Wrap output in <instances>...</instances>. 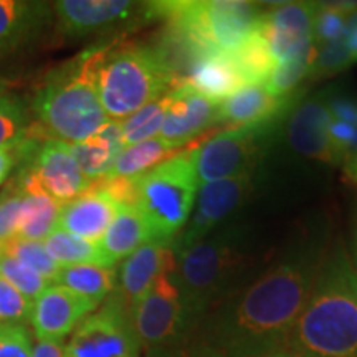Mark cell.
I'll list each match as a JSON object with an SVG mask.
<instances>
[{"label": "cell", "mask_w": 357, "mask_h": 357, "mask_svg": "<svg viewBox=\"0 0 357 357\" xmlns=\"http://www.w3.org/2000/svg\"><path fill=\"white\" fill-rule=\"evenodd\" d=\"M60 211L61 204L48 197L47 194L24 195L15 238L42 242L56 229Z\"/></svg>", "instance_id": "4316f807"}, {"label": "cell", "mask_w": 357, "mask_h": 357, "mask_svg": "<svg viewBox=\"0 0 357 357\" xmlns=\"http://www.w3.org/2000/svg\"><path fill=\"white\" fill-rule=\"evenodd\" d=\"M32 126L30 106L13 93H0V149L17 147Z\"/></svg>", "instance_id": "f546056e"}, {"label": "cell", "mask_w": 357, "mask_h": 357, "mask_svg": "<svg viewBox=\"0 0 357 357\" xmlns=\"http://www.w3.org/2000/svg\"><path fill=\"white\" fill-rule=\"evenodd\" d=\"M342 42L346 43L352 60L357 61V32H346L344 37H342Z\"/></svg>", "instance_id": "ee69618b"}, {"label": "cell", "mask_w": 357, "mask_h": 357, "mask_svg": "<svg viewBox=\"0 0 357 357\" xmlns=\"http://www.w3.org/2000/svg\"><path fill=\"white\" fill-rule=\"evenodd\" d=\"M185 82L215 105H220L243 88L242 79L236 75L227 53L200 56L187 71Z\"/></svg>", "instance_id": "7402d4cb"}, {"label": "cell", "mask_w": 357, "mask_h": 357, "mask_svg": "<svg viewBox=\"0 0 357 357\" xmlns=\"http://www.w3.org/2000/svg\"><path fill=\"white\" fill-rule=\"evenodd\" d=\"M0 278L10 283L13 288L19 289L32 301L37 300L40 294L50 287V283L38 273H35L33 270H30L29 266L15 258L6 255L3 252H0Z\"/></svg>", "instance_id": "836d02e7"}, {"label": "cell", "mask_w": 357, "mask_h": 357, "mask_svg": "<svg viewBox=\"0 0 357 357\" xmlns=\"http://www.w3.org/2000/svg\"><path fill=\"white\" fill-rule=\"evenodd\" d=\"M17 169L32 172L45 194L61 205L79 197L93 185L83 176L70 144L48 139L33 123L19 144Z\"/></svg>", "instance_id": "30bf717a"}, {"label": "cell", "mask_w": 357, "mask_h": 357, "mask_svg": "<svg viewBox=\"0 0 357 357\" xmlns=\"http://www.w3.org/2000/svg\"><path fill=\"white\" fill-rule=\"evenodd\" d=\"M199 185L195 146L137 177L136 208L149 225L153 238L174 242L190 217Z\"/></svg>", "instance_id": "8992f818"}, {"label": "cell", "mask_w": 357, "mask_h": 357, "mask_svg": "<svg viewBox=\"0 0 357 357\" xmlns=\"http://www.w3.org/2000/svg\"><path fill=\"white\" fill-rule=\"evenodd\" d=\"M153 240L149 225L136 207H119L111 225L98 242L109 266L128 258L134 250Z\"/></svg>", "instance_id": "603a6c76"}, {"label": "cell", "mask_w": 357, "mask_h": 357, "mask_svg": "<svg viewBox=\"0 0 357 357\" xmlns=\"http://www.w3.org/2000/svg\"><path fill=\"white\" fill-rule=\"evenodd\" d=\"M174 248L172 275L189 323L197 334L205 316L240 287L253 260L236 231L222 230L184 248Z\"/></svg>", "instance_id": "277c9868"}, {"label": "cell", "mask_w": 357, "mask_h": 357, "mask_svg": "<svg viewBox=\"0 0 357 357\" xmlns=\"http://www.w3.org/2000/svg\"><path fill=\"white\" fill-rule=\"evenodd\" d=\"M174 263L172 242L149 240L128 258H124L118 271V284L114 291L121 296L129 311L149 293L154 283Z\"/></svg>", "instance_id": "e0dca14e"}, {"label": "cell", "mask_w": 357, "mask_h": 357, "mask_svg": "<svg viewBox=\"0 0 357 357\" xmlns=\"http://www.w3.org/2000/svg\"><path fill=\"white\" fill-rule=\"evenodd\" d=\"M53 20L48 2L0 0V56L35 42Z\"/></svg>", "instance_id": "ffe728a7"}, {"label": "cell", "mask_w": 357, "mask_h": 357, "mask_svg": "<svg viewBox=\"0 0 357 357\" xmlns=\"http://www.w3.org/2000/svg\"><path fill=\"white\" fill-rule=\"evenodd\" d=\"M357 8V2H328L316 3L314 29L312 40L314 45L339 42L344 37L346 19Z\"/></svg>", "instance_id": "d6a6232c"}, {"label": "cell", "mask_w": 357, "mask_h": 357, "mask_svg": "<svg viewBox=\"0 0 357 357\" xmlns=\"http://www.w3.org/2000/svg\"><path fill=\"white\" fill-rule=\"evenodd\" d=\"M32 357H65L63 341H37Z\"/></svg>", "instance_id": "b9f144b4"}, {"label": "cell", "mask_w": 357, "mask_h": 357, "mask_svg": "<svg viewBox=\"0 0 357 357\" xmlns=\"http://www.w3.org/2000/svg\"><path fill=\"white\" fill-rule=\"evenodd\" d=\"M100 305L60 284H50L33 301V333L38 341H63Z\"/></svg>", "instance_id": "4fadbf2b"}, {"label": "cell", "mask_w": 357, "mask_h": 357, "mask_svg": "<svg viewBox=\"0 0 357 357\" xmlns=\"http://www.w3.org/2000/svg\"><path fill=\"white\" fill-rule=\"evenodd\" d=\"M312 58H314V45L276 63L265 86L276 96H284L294 91L303 79L310 77Z\"/></svg>", "instance_id": "4dcf8cb0"}, {"label": "cell", "mask_w": 357, "mask_h": 357, "mask_svg": "<svg viewBox=\"0 0 357 357\" xmlns=\"http://www.w3.org/2000/svg\"><path fill=\"white\" fill-rule=\"evenodd\" d=\"M0 91H2V86H0Z\"/></svg>", "instance_id": "bcb514c9"}, {"label": "cell", "mask_w": 357, "mask_h": 357, "mask_svg": "<svg viewBox=\"0 0 357 357\" xmlns=\"http://www.w3.org/2000/svg\"><path fill=\"white\" fill-rule=\"evenodd\" d=\"M119 205L93 184L79 197L61 205L56 229L98 243L113 222Z\"/></svg>", "instance_id": "d6986e66"}, {"label": "cell", "mask_w": 357, "mask_h": 357, "mask_svg": "<svg viewBox=\"0 0 357 357\" xmlns=\"http://www.w3.org/2000/svg\"><path fill=\"white\" fill-rule=\"evenodd\" d=\"M123 149L121 126H119V121H113V119H109L89 139L78 142V144H70L71 154L77 159L83 176L91 184L100 182L108 176L116 158Z\"/></svg>", "instance_id": "44dd1931"}, {"label": "cell", "mask_w": 357, "mask_h": 357, "mask_svg": "<svg viewBox=\"0 0 357 357\" xmlns=\"http://www.w3.org/2000/svg\"><path fill=\"white\" fill-rule=\"evenodd\" d=\"M108 45L88 48L53 68L35 91L30 113L48 139L78 144L109 121L98 96L96 75Z\"/></svg>", "instance_id": "3957f363"}, {"label": "cell", "mask_w": 357, "mask_h": 357, "mask_svg": "<svg viewBox=\"0 0 357 357\" xmlns=\"http://www.w3.org/2000/svg\"><path fill=\"white\" fill-rule=\"evenodd\" d=\"M172 268L174 263L131 310L134 331L146 357L171 356L195 337L174 280Z\"/></svg>", "instance_id": "52a82bcc"}, {"label": "cell", "mask_w": 357, "mask_h": 357, "mask_svg": "<svg viewBox=\"0 0 357 357\" xmlns=\"http://www.w3.org/2000/svg\"><path fill=\"white\" fill-rule=\"evenodd\" d=\"M45 250L53 261L60 266H75V265H98L108 266L105 255L101 253L98 243L88 242V240L79 238L68 234V231L55 229L50 235L45 238Z\"/></svg>", "instance_id": "83f0119b"}, {"label": "cell", "mask_w": 357, "mask_h": 357, "mask_svg": "<svg viewBox=\"0 0 357 357\" xmlns=\"http://www.w3.org/2000/svg\"><path fill=\"white\" fill-rule=\"evenodd\" d=\"M333 116L328 109V98L316 96L300 102L293 109L288 123V141L298 154L319 162L339 166L342 158L329 139V124Z\"/></svg>", "instance_id": "2e32d148"}, {"label": "cell", "mask_w": 357, "mask_h": 357, "mask_svg": "<svg viewBox=\"0 0 357 357\" xmlns=\"http://www.w3.org/2000/svg\"><path fill=\"white\" fill-rule=\"evenodd\" d=\"M314 2H291L266 8L261 30L276 63L314 45Z\"/></svg>", "instance_id": "5bb4252c"}, {"label": "cell", "mask_w": 357, "mask_h": 357, "mask_svg": "<svg viewBox=\"0 0 357 357\" xmlns=\"http://www.w3.org/2000/svg\"><path fill=\"white\" fill-rule=\"evenodd\" d=\"M56 29L68 38H88L155 20L154 2L60 0L53 2Z\"/></svg>", "instance_id": "8fae6325"}, {"label": "cell", "mask_w": 357, "mask_h": 357, "mask_svg": "<svg viewBox=\"0 0 357 357\" xmlns=\"http://www.w3.org/2000/svg\"><path fill=\"white\" fill-rule=\"evenodd\" d=\"M287 351L294 357H357V271L342 245H329Z\"/></svg>", "instance_id": "7a4b0ae2"}, {"label": "cell", "mask_w": 357, "mask_h": 357, "mask_svg": "<svg viewBox=\"0 0 357 357\" xmlns=\"http://www.w3.org/2000/svg\"><path fill=\"white\" fill-rule=\"evenodd\" d=\"M131 311L113 291L95 312L83 319L65 346V357H141Z\"/></svg>", "instance_id": "9c48e42d"}, {"label": "cell", "mask_w": 357, "mask_h": 357, "mask_svg": "<svg viewBox=\"0 0 357 357\" xmlns=\"http://www.w3.org/2000/svg\"><path fill=\"white\" fill-rule=\"evenodd\" d=\"M33 301L0 278V324H25L32 316Z\"/></svg>", "instance_id": "d590c367"}, {"label": "cell", "mask_w": 357, "mask_h": 357, "mask_svg": "<svg viewBox=\"0 0 357 357\" xmlns=\"http://www.w3.org/2000/svg\"><path fill=\"white\" fill-rule=\"evenodd\" d=\"M32 356V334L25 324H0V357Z\"/></svg>", "instance_id": "8d00e7d4"}, {"label": "cell", "mask_w": 357, "mask_h": 357, "mask_svg": "<svg viewBox=\"0 0 357 357\" xmlns=\"http://www.w3.org/2000/svg\"><path fill=\"white\" fill-rule=\"evenodd\" d=\"M17 164H19V146L0 149V185L7 181Z\"/></svg>", "instance_id": "60d3db41"}, {"label": "cell", "mask_w": 357, "mask_h": 357, "mask_svg": "<svg viewBox=\"0 0 357 357\" xmlns=\"http://www.w3.org/2000/svg\"><path fill=\"white\" fill-rule=\"evenodd\" d=\"M278 121L230 128L195 147V169L200 184L253 174Z\"/></svg>", "instance_id": "ba28073f"}, {"label": "cell", "mask_w": 357, "mask_h": 357, "mask_svg": "<svg viewBox=\"0 0 357 357\" xmlns=\"http://www.w3.org/2000/svg\"><path fill=\"white\" fill-rule=\"evenodd\" d=\"M181 82L159 45L147 43H108L96 75L101 106L113 121H123Z\"/></svg>", "instance_id": "5b68a950"}, {"label": "cell", "mask_w": 357, "mask_h": 357, "mask_svg": "<svg viewBox=\"0 0 357 357\" xmlns=\"http://www.w3.org/2000/svg\"><path fill=\"white\" fill-rule=\"evenodd\" d=\"M55 284L68 288L71 291L101 305L116 289L118 273L114 268L98 265L61 266Z\"/></svg>", "instance_id": "d4e9b609"}, {"label": "cell", "mask_w": 357, "mask_h": 357, "mask_svg": "<svg viewBox=\"0 0 357 357\" xmlns=\"http://www.w3.org/2000/svg\"><path fill=\"white\" fill-rule=\"evenodd\" d=\"M261 357H294V356L288 351H278V352H273V354H266V356H261Z\"/></svg>", "instance_id": "f6af8a7d"}, {"label": "cell", "mask_w": 357, "mask_h": 357, "mask_svg": "<svg viewBox=\"0 0 357 357\" xmlns=\"http://www.w3.org/2000/svg\"><path fill=\"white\" fill-rule=\"evenodd\" d=\"M0 252L22 261L30 270H33L35 273H38L42 278L47 280L48 283L55 284V280L58 273H60L61 266L53 261V258L48 255L42 242L12 238L3 245H0Z\"/></svg>", "instance_id": "1f68e13d"}, {"label": "cell", "mask_w": 357, "mask_h": 357, "mask_svg": "<svg viewBox=\"0 0 357 357\" xmlns=\"http://www.w3.org/2000/svg\"><path fill=\"white\" fill-rule=\"evenodd\" d=\"M328 109L336 121L357 126V105L354 101L342 96H331L328 98Z\"/></svg>", "instance_id": "f35d334b"}, {"label": "cell", "mask_w": 357, "mask_h": 357, "mask_svg": "<svg viewBox=\"0 0 357 357\" xmlns=\"http://www.w3.org/2000/svg\"><path fill=\"white\" fill-rule=\"evenodd\" d=\"M218 123V105L181 82L169 91V108L159 137L182 147Z\"/></svg>", "instance_id": "9a60e30c"}, {"label": "cell", "mask_w": 357, "mask_h": 357, "mask_svg": "<svg viewBox=\"0 0 357 357\" xmlns=\"http://www.w3.org/2000/svg\"><path fill=\"white\" fill-rule=\"evenodd\" d=\"M328 248L321 234L294 242L266 270L223 298L205 316L195 337L225 357L287 351Z\"/></svg>", "instance_id": "6da1fadb"}, {"label": "cell", "mask_w": 357, "mask_h": 357, "mask_svg": "<svg viewBox=\"0 0 357 357\" xmlns=\"http://www.w3.org/2000/svg\"><path fill=\"white\" fill-rule=\"evenodd\" d=\"M166 357H225L220 351H217L215 347L205 344L204 341L194 337L185 347H182L181 351L174 352L171 356Z\"/></svg>", "instance_id": "ab89813d"}, {"label": "cell", "mask_w": 357, "mask_h": 357, "mask_svg": "<svg viewBox=\"0 0 357 357\" xmlns=\"http://www.w3.org/2000/svg\"><path fill=\"white\" fill-rule=\"evenodd\" d=\"M177 151H181V147L164 141L162 137H154L139 144L128 146L118 154L113 169L106 177L136 178L172 158L174 154H177Z\"/></svg>", "instance_id": "484cf974"}, {"label": "cell", "mask_w": 357, "mask_h": 357, "mask_svg": "<svg viewBox=\"0 0 357 357\" xmlns=\"http://www.w3.org/2000/svg\"><path fill=\"white\" fill-rule=\"evenodd\" d=\"M300 98L301 89H294L284 96H276L265 84L243 86L218 105V123L243 128L278 121L291 111Z\"/></svg>", "instance_id": "ac0fdd59"}, {"label": "cell", "mask_w": 357, "mask_h": 357, "mask_svg": "<svg viewBox=\"0 0 357 357\" xmlns=\"http://www.w3.org/2000/svg\"><path fill=\"white\" fill-rule=\"evenodd\" d=\"M352 61L354 60H352L351 53L342 40L331 43L314 45V58H312L310 77H331V75H336L339 71L346 70Z\"/></svg>", "instance_id": "e575fe53"}, {"label": "cell", "mask_w": 357, "mask_h": 357, "mask_svg": "<svg viewBox=\"0 0 357 357\" xmlns=\"http://www.w3.org/2000/svg\"><path fill=\"white\" fill-rule=\"evenodd\" d=\"M169 108V93L119 121L124 147L154 139L162 129Z\"/></svg>", "instance_id": "f1b7e54d"}, {"label": "cell", "mask_w": 357, "mask_h": 357, "mask_svg": "<svg viewBox=\"0 0 357 357\" xmlns=\"http://www.w3.org/2000/svg\"><path fill=\"white\" fill-rule=\"evenodd\" d=\"M22 197V192L13 184L0 194V245L15 238Z\"/></svg>", "instance_id": "74e56055"}, {"label": "cell", "mask_w": 357, "mask_h": 357, "mask_svg": "<svg viewBox=\"0 0 357 357\" xmlns=\"http://www.w3.org/2000/svg\"><path fill=\"white\" fill-rule=\"evenodd\" d=\"M227 56L234 65L236 75L242 79L243 86L265 84L276 65L270 45L263 35L261 25L255 32L250 33L242 43L236 45L234 50L227 52Z\"/></svg>", "instance_id": "cb8c5ba5"}, {"label": "cell", "mask_w": 357, "mask_h": 357, "mask_svg": "<svg viewBox=\"0 0 357 357\" xmlns=\"http://www.w3.org/2000/svg\"><path fill=\"white\" fill-rule=\"evenodd\" d=\"M344 166V174L347 177V181H351L352 184H357V151L351 153L342 162Z\"/></svg>", "instance_id": "7bdbcfd3"}, {"label": "cell", "mask_w": 357, "mask_h": 357, "mask_svg": "<svg viewBox=\"0 0 357 357\" xmlns=\"http://www.w3.org/2000/svg\"><path fill=\"white\" fill-rule=\"evenodd\" d=\"M253 182H255V172L200 184L194 213L181 234L174 238V247H189L211 235L218 223L225 220L248 197L253 189Z\"/></svg>", "instance_id": "7c38bea8"}]
</instances>
